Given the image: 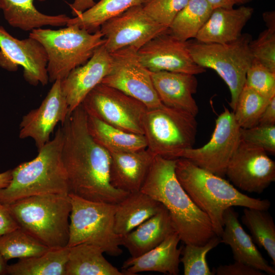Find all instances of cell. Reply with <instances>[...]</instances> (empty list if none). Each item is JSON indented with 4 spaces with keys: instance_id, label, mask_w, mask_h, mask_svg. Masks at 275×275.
<instances>
[{
    "instance_id": "1",
    "label": "cell",
    "mask_w": 275,
    "mask_h": 275,
    "mask_svg": "<svg viewBox=\"0 0 275 275\" xmlns=\"http://www.w3.org/2000/svg\"><path fill=\"white\" fill-rule=\"evenodd\" d=\"M87 120L88 114L81 104L61 124L62 157L69 194L90 201L117 204L129 193L111 184L110 153L91 135Z\"/></svg>"
},
{
    "instance_id": "2",
    "label": "cell",
    "mask_w": 275,
    "mask_h": 275,
    "mask_svg": "<svg viewBox=\"0 0 275 275\" xmlns=\"http://www.w3.org/2000/svg\"><path fill=\"white\" fill-rule=\"evenodd\" d=\"M176 159L155 155L140 190L167 208L181 241L203 245L217 235L208 216L194 203L177 179Z\"/></svg>"
},
{
    "instance_id": "3",
    "label": "cell",
    "mask_w": 275,
    "mask_h": 275,
    "mask_svg": "<svg viewBox=\"0 0 275 275\" xmlns=\"http://www.w3.org/2000/svg\"><path fill=\"white\" fill-rule=\"evenodd\" d=\"M175 174L194 203L209 217L215 234L220 237L224 214L229 207L241 206L268 210L270 202L250 197L237 190L223 177L201 168L184 158L176 159Z\"/></svg>"
},
{
    "instance_id": "4",
    "label": "cell",
    "mask_w": 275,
    "mask_h": 275,
    "mask_svg": "<svg viewBox=\"0 0 275 275\" xmlns=\"http://www.w3.org/2000/svg\"><path fill=\"white\" fill-rule=\"evenodd\" d=\"M63 143V131L59 127L53 138L38 150L36 157L12 170L10 183L0 189V203L7 205L44 194L68 195V180L62 157Z\"/></svg>"
},
{
    "instance_id": "5",
    "label": "cell",
    "mask_w": 275,
    "mask_h": 275,
    "mask_svg": "<svg viewBox=\"0 0 275 275\" xmlns=\"http://www.w3.org/2000/svg\"><path fill=\"white\" fill-rule=\"evenodd\" d=\"M6 206L21 229L49 249L67 246L71 209L69 194L34 196Z\"/></svg>"
},
{
    "instance_id": "6",
    "label": "cell",
    "mask_w": 275,
    "mask_h": 275,
    "mask_svg": "<svg viewBox=\"0 0 275 275\" xmlns=\"http://www.w3.org/2000/svg\"><path fill=\"white\" fill-rule=\"evenodd\" d=\"M59 30H33L29 37L44 47L47 55L49 81L62 80L74 68L85 64L105 40L100 30L93 33L76 25Z\"/></svg>"
},
{
    "instance_id": "7",
    "label": "cell",
    "mask_w": 275,
    "mask_h": 275,
    "mask_svg": "<svg viewBox=\"0 0 275 275\" xmlns=\"http://www.w3.org/2000/svg\"><path fill=\"white\" fill-rule=\"evenodd\" d=\"M69 196L71 209L67 246L87 243L113 257L121 255V237L114 228L116 204L90 201L72 194Z\"/></svg>"
},
{
    "instance_id": "8",
    "label": "cell",
    "mask_w": 275,
    "mask_h": 275,
    "mask_svg": "<svg viewBox=\"0 0 275 275\" xmlns=\"http://www.w3.org/2000/svg\"><path fill=\"white\" fill-rule=\"evenodd\" d=\"M252 40V36L245 33L236 40L225 44L205 43L196 39L187 41L195 63L214 70L228 86L231 93L229 104L233 111L254 59L250 47Z\"/></svg>"
},
{
    "instance_id": "9",
    "label": "cell",
    "mask_w": 275,
    "mask_h": 275,
    "mask_svg": "<svg viewBox=\"0 0 275 275\" xmlns=\"http://www.w3.org/2000/svg\"><path fill=\"white\" fill-rule=\"evenodd\" d=\"M143 127L148 149L155 155L175 159L181 151L193 147L197 122L188 113L163 105L147 109Z\"/></svg>"
},
{
    "instance_id": "10",
    "label": "cell",
    "mask_w": 275,
    "mask_h": 275,
    "mask_svg": "<svg viewBox=\"0 0 275 275\" xmlns=\"http://www.w3.org/2000/svg\"><path fill=\"white\" fill-rule=\"evenodd\" d=\"M81 105L89 115L127 132L144 135L143 119L147 108L118 89L100 83Z\"/></svg>"
},
{
    "instance_id": "11",
    "label": "cell",
    "mask_w": 275,
    "mask_h": 275,
    "mask_svg": "<svg viewBox=\"0 0 275 275\" xmlns=\"http://www.w3.org/2000/svg\"><path fill=\"white\" fill-rule=\"evenodd\" d=\"M137 49L126 47L111 53L112 68L101 82L139 100L148 109L164 105L154 89L150 71L140 62Z\"/></svg>"
},
{
    "instance_id": "12",
    "label": "cell",
    "mask_w": 275,
    "mask_h": 275,
    "mask_svg": "<svg viewBox=\"0 0 275 275\" xmlns=\"http://www.w3.org/2000/svg\"><path fill=\"white\" fill-rule=\"evenodd\" d=\"M240 127L233 112L227 108L215 120L214 131L210 140L198 148L185 149L178 158H184L196 166L223 177L227 166L240 142Z\"/></svg>"
},
{
    "instance_id": "13",
    "label": "cell",
    "mask_w": 275,
    "mask_h": 275,
    "mask_svg": "<svg viewBox=\"0 0 275 275\" xmlns=\"http://www.w3.org/2000/svg\"><path fill=\"white\" fill-rule=\"evenodd\" d=\"M168 29L152 19L140 5L108 20L99 30L105 40L104 46L112 53L126 47L138 50Z\"/></svg>"
},
{
    "instance_id": "14",
    "label": "cell",
    "mask_w": 275,
    "mask_h": 275,
    "mask_svg": "<svg viewBox=\"0 0 275 275\" xmlns=\"http://www.w3.org/2000/svg\"><path fill=\"white\" fill-rule=\"evenodd\" d=\"M47 55L41 43L29 37L17 39L0 26V66L15 71L18 66L23 68V77L30 84L45 86L49 81Z\"/></svg>"
},
{
    "instance_id": "15",
    "label": "cell",
    "mask_w": 275,
    "mask_h": 275,
    "mask_svg": "<svg viewBox=\"0 0 275 275\" xmlns=\"http://www.w3.org/2000/svg\"><path fill=\"white\" fill-rule=\"evenodd\" d=\"M226 175L242 190L261 194L275 181V162L263 149L240 140Z\"/></svg>"
},
{
    "instance_id": "16",
    "label": "cell",
    "mask_w": 275,
    "mask_h": 275,
    "mask_svg": "<svg viewBox=\"0 0 275 275\" xmlns=\"http://www.w3.org/2000/svg\"><path fill=\"white\" fill-rule=\"evenodd\" d=\"M141 63L150 72L167 71L197 75L206 71L193 60L188 42L172 35L169 29L137 50Z\"/></svg>"
},
{
    "instance_id": "17",
    "label": "cell",
    "mask_w": 275,
    "mask_h": 275,
    "mask_svg": "<svg viewBox=\"0 0 275 275\" xmlns=\"http://www.w3.org/2000/svg\"><path fill=\"white\" fill-rule=\"evenodd\" d=\"M53 83L40 105L23 116L19 125V138H32L38 150L50 141L56 126L59 122L63 124L69 115L61 80Z\"/></svg>"
},
{
    "instance_id": "18",
    "label": "cell",
    "mask_w": 275,
    "mask_h": 275,
    "mask_svg": "<svg viewBox=\"0 0 275 275\" xmlns=\"http://www.w3.org/2000/svg\"><path fill=\"white\" fill-rule=\"evenodd\" d=\"M111 68V54L103 44L96 50L85 64L73 69L61 80V88L68 105L69 114L101 82Z\"/></svg>"
},
{
    "instance_id": "19",
    "label": "cell",
    "mask_w": 275,
    "mask_h": 275,
    "mask_svg": "<svg viewBox=\"0 0 275 275\" xmlns=\"http://www.w3.org/2000/svg\"><path fill=\"white\" fill-rule=\"evenodd\" d=\"M150 72L154 89L164 106L197 116L199 108L193 97L198 87L196 75L167 71Z\"/></svg>"
},
{
    "instance_id": "20",
    "label": "cell",
    "mask_w": 275,
    "mask_h": 275,
    "mask_svg": "<svg viewBox=\"0 0 275 275\" xmlns=\"http://www.w3.org/2000/svg\"><path fill=\"white\" fill-rule=\"evenodd\" d=\"M109 153L111 184L128 193L140 191L155 155L147 148L135 151Z\"/></svg>"
},
{
    "instance_id": "21",
    "label": "cell",
    "mask_w": 275,
    "mask_h": 275,
    "mask_svg": "<svg viewBox=\"0 0 275 275\" xmlns=\"http://www.w3.org/2000/svg\"><path fill=\"white\" fill-rule=\"evenodd\" d=\"M238 216L233 207L225 210L223 231L220 236L221 243L230 246L235 261L245 263L265 273L274 275V268L268 264L257 249L251 236L239 223Z\"/></svg>"
},
{
    "instance_id": "22",
    "label": "cell",
    "mask_w": 275,
    "mask_h": 275,
    "mask_svg": "<svg viewBox=\"0 0 275 275\" xmlns=\"http://www.w3.org/2000/svg\"><path fill=\"white\" fill-rule=\"evenodd\" d=\"M254 9L250 7L213 9L209 18L195 39L205 43L225 44L234 41L251 19Z\"/></svg>"
},
{
    "instance_id": "23",
    "label": "cell",
    "mask_w": 275,
    "mask_h": 275,
    "mask_svg": "<svg viewBox=\"0 0 275 275\" xmlns=\"http://www.w3.org/2000/svg\"><path fill=\"white\" fill-rule=\"evenodd\" d=\"M180 241L176 232L169 235L159 245L135 258L126 260L121 267L125 275H134L144 271H155L177 275L179 273L180 257L182 248H178Z\"/></svg>"
},
{
    "instance_id": "24",
    "label": "cell",
    "mask_w": 275,
    "mask_h": 275,
    "mask_svg": "<svg viewBox=\"0 0 275 275\" xmlns=\"http://www.w3.org/2000/svg\"><path fill=\"white\" fill-rule=\"evenodd\" d=\"M174 232L169 213L162 205L155 214L122 237V245L131 257H138L159 245Z\"/></svg>"
},
{
    "instance_id": "25",
    "label": "cell",
    "mask_w": 275,
    "mask_h": 275,
    "mask_svg": "<svg viewBox=\"0 0 275 275\" xmlns=\"http://www.w3.org/2000/svg\"><path fill=\"white\" fill-rule=\"evenodd\" d=\"M162 204L141 190L129 193L116 204V233L123 237L160 209Z\"/></svg>"
},
{
    "instance_id": "26",
    "label": "cell",
    "mask_w": 275,
    "mask_h": 275,
    "mask_svg": "<svg viewBox=\"0 0 275 275\" xmlns=\"http://www.w3.org/2000/svg\"><path fill=\"white\" fill-rule=\"evenodd\" d=\"M5 19L13 28L32 31L45 26H66L70 17L66 14L47 15L40 12L34 0H0Z\"/></svg>"
},
{
    "instance_id": "27",
    "label": "cell",
    "mask_w": 275,
    "mask_h": 275,
    "mask_svg": "<svg viewBox=\"0 0 275 275\" xmlns=\"http://www.w3.org/2000/svg\"><path fill=\"white\" fill-rule=\"evenodd\" d=\"M69 248L65 275H125L104 257L97 246L82 243Z\"/></svg>"
},
{
    "instance_id": "28",
    "label": "cell",
    "mask_w": 275,
    "mask_h": 275,
    "mask_svg": "<svg viewBox=\"0 0 275 275\" xmlns=\"http://www.w3.org/2000/svg\"><path fill=\"white\" fill-rule=\"evenodd\" d=\"M87 125L94 140L109 152L135 151L147 148L144 135L127 132L88 114Z\"/></svg>"
},
{
    "instance_id": "29",
    "label": "cell",
    "mask_w": 275,
    "mask_h": 275,
    "mask_svg": "<svg viewBox=\"0 0 275 275\" xmlns=\"http://www.w3.org/2000/svg\"><path fill=\"white\" fill-rule=\"evenodd\" d=\"M69 248L50 249L44 254L8 265L6 274L65 275Z\"/></svg>"
},
{
    "instance_id": "30",
    "label": "cell",
    "mask_w": 275,
    "mask_h": 275,
    "mask_svg": "<svg viewBox=\"0 0 275 275\" xmlns=\"http://www.w3.org/2000/svg\"><path fill=\"white\" fill-rule=\"evenodd\" d=\"M213 10L206 0H188L173 19L169 31L182 41L195 39Z\"/></svg>"
},
{
    "instance_id": "31",
    "label": "cell",
    "mask_w": 275,
    "mask_h": 275,
    "mask_svg": "<svg viewBox=\"0 0 275 275\" xmlns=\"http://www.w3.org/2000/svg\"><path fill=\"white\" fill-rule=\"evenodd\" d=\"M146 0H100L77 16L70 18L67 25H76L93 33L108 20L128 9L143 5Z\"/></svg>"
},
{
    "instance_id": "32",
    "label": "cell",
    "mask_w": 275,
    "mask_h": 275,
    "mask_svg": "<svg viewBox=\"0 0 275 275\" xmlns=\"http://www.w3.org/2000/svg\"><path fill=\"white\" fill-rule=\"evenodd\" d=\"M242 223L249 230L255 243L263 248L275 265V225L267 210L244 208Z\"/></svg>"
},
{
    "instance_id": "33",
    "label": "cell",
    "mask_w": 275,
    "mask_h": 275,
    "mask_svg": "<svg viewBox=\"0 0 275 275\" xmlns=\"http://www.w3.org/2000/svg\"><path fill=\"white\" fill-rule=\"evenodd\" d=\"M49 249L20 227L0 236V253L7 261L40 256Z\"/></svg>"
},
{
    "instance_id": "34",
    "label": "cell",
    "mask_w": 275,
    "mask_h": 275,
    "mask_svg": "<svg viewBox=\"0 0 275 275\" xmlns=\"http://www.w3.org/2000/svg\"><path fill=\"white\" fill-rule=\"evenodd\" d=\"M270 99L265 97L244 85L233 111L239 127L249 128L257 125Z\"/></svg>"
},
{
    "instance_id": "35",
    "label": "cell",
    "mask_w": 275,
    "mask_h": 275,
    "mask_svg": "<svg viewBox=\"0 0 275 275\" xmlns=\"http://www.w3.org/2000/svg\"><path fill=\"white\" fill-rule=\"evenodd\" d=\"M221 243L220 237L215 236L203 245L185 244L180 261L183 266L184 275H213L206 260L207 254Z\"/></svg>"
},
{
    "instance_id": "36",
    "label": "cell",
    "mask_w": 275,
    "mask_h": 275,
    "mask_svg": "<svg viewBox=\"0 0 275 275\" xmlns=\"http://www.w3.org/2000/svg\"><path fill=\"white\" fill-rule=\"evenodd\" d=\"M244 85L270 99L275 96V72L254 59L246 72Z\"/></svg>"
},
{
    "instance_id": "37",
    "label": "cell",
    "mask_w": 275,
    "mask_h": 275,
    "mask_svg": "<svg viewBox=\"0 0 275 275\" xmlns=\"http://www.w3.org/2000/svg\"><path fill=\"white\" fill-rule=\"evenodd\" d=\"M188 0H146L142 6L155 21L169 28L173 19Z\"/></svg>"
},
{
    "instance_id": "38",
    "label": "cell",
    "mask_w": 275,
    "mask_h": 275,
    "mask_svg": "<svg viewBox=\"0 0 275 275\" xmlns=\"http://www.w3.org/2000/svg\"><path fill=\"white\" fill-rule=\"evenodd\" d=\"M250 47L254 59L275 72V28H267Z\"/></svg>"
},
{
    "instance_id": "39",
    "label": "cell",
    "mask_w": 275,
    "mask_h": 275,
    "mask_svg": "<svg viewBox=\"0 0 275 275\" xmlns=\"http://www.w3.org/2000/svg\"><path fill=\"white\" fill-rule=\"evenodd\" d=\"M240 133L242 141L274 155L275 125H257L249 128H240Z\"/></svg>"
},
{
    "instance_id": "40",
    "label": "cell",
    "mask_w": 275,
    "mask_h": 275,
    "mask_svg": "<svg viewBox=\"0 0 275 275\" xmlns=\"http://www.w3.org/2000/svg\"><path fill=\"white\" fill-rule=\"evenodd\" d=\"M216 275H264L266 273L245 263L235 261L234 263L219 265L213 271Z\"/></svg>"
},
{
    "instance_id": "41",
    "label": "cell",
    "mask_w": 275,
    "mask_h": 275,
    "mask_svg": "<svg viewBox=\"0 0 275 275\" xmlns=\"http://www.w3.org/2000/svg\"><path fill=\"white\" fill-rule=\"evenodd\" d=\"M19 227L6 206L0 203V236Z\"/></svg>"
},
{
    "instance_id": "42",
    "label": "cell",
    "mask_w": 275,
    "mask_h": 275,
    "mask_svg": "<svg viewBox=\"0 0 275 275\" xmlns=\"http://www.w3.org/2000/svg\"><path fill=\"white\" fill-rule=\"evenodd\" d=\"M257 125H275V96L270 99L262 113Z\"/></svg>"
},
{
    "instance_id": "43",
    "label": "cell",
    "mask_w": 275,
    "mask_h": 275,
    "mask_svg": "<svg viewBox=\"0 0 275 275\" xmlns=\"http://www.w3.org/2000/svg\"><path fill=\"white\" fill-rule=\"evenodd\" d=\"M95 3L94 0H74L69 4V7L72 15L76 17L93 7Z\"/></svg>"
},
{
    "instance_id": "44",
    "label": "cell",
    "mask_w": 275,
    "mask_h": 275,
    "mask_svg": "<svg viewBox=\"0 0 275 275\" xmlns=\"http://www.w3.org/2000/svg\"><path fill=\"white\" fill-rule=\"evenodd\" d=\"M213 9L217 8H232L237 4L236 0H206Z\"/></svg>"
},
{
    "instance_id": "45",
    "label": "cell",
    "mask_w": 275,
    "mask_h": 275,
    "mask_svg": "<svg viewBox=\"0 0 275 275\" xmlns=\"http://www.w3.org/2000/svg\"><path fill=\"white\" fill-rule=\"evenodd\" d=\"M263 18L267 28H275L274 11H267L263 14Z\"/></svg>"
},
{
    "instance_id": "46",
    "label": "cell",
    "mask_w": 275,
    "mask_h": 275,
    "mask_svg": "<svg viewBox=\"0 0 275 275\" xmlns=\"http://www.w3.org/2000/svg\"><path fill=\"white\" fill-rule=\"evenodd\" d=\"M12 179V170L0 173V189L6 187Z\"/></svg>"
},
{
    "instance_id": "47",
    "label": "cell",
    "mask_w": 275,
    "mask_h": 275,
    "mask_svg": "<svg viewBox=\"0 0 275 275\" xmlns=\"http://www.w3.org/2000/svg\"><path fill=\"white\" fill-rule=\"evenodd\" d=\"M7 262L0 253V275L6 274L8 266Z\"/></svg>"
},
{
    "instance_id": "48",
    "label": "cell",
    "mask_w": 275,
    "mask_h": 275,
    "mask_svg": "<svg viewBox=\"0 0 275 275\" xmlns=\"http://www.w3.org/2000/svg\"><path fill=\"white\" fill-rule=\"evenodd\" d=\"M252 0H236L237 4H244L250 2Z\"/></svg>"
},
{
    "instance_id": "49",
    "label": "cell",
    "mask_w": 275,
    "mask_h": 275,
    "mask_svg": "<svg viewBox=\"0 0 275 275\" xmlns=\"http://www.w3.org/2000/svg\"><path fill=\"white\" fill-rule=\"evenodd\" d=\"M2 8V3L1 2V1H0V9H1Z\"/></svg>"
},
{
    "instance_id": "50",
    "label": "cell",
    "mask_w": 275,
    "mask_h": 275,
    "mask_svg": "<svg viewBox=\"0 0 275 275\" xmlns=\"http://www.w3.org/2000/svg\"><path fill=\"white\" fill-rule=\"evenodd\" d=\"M37 1H40V2H44V1H45V0H37Z\"/></svg>"
}]
</instances>
